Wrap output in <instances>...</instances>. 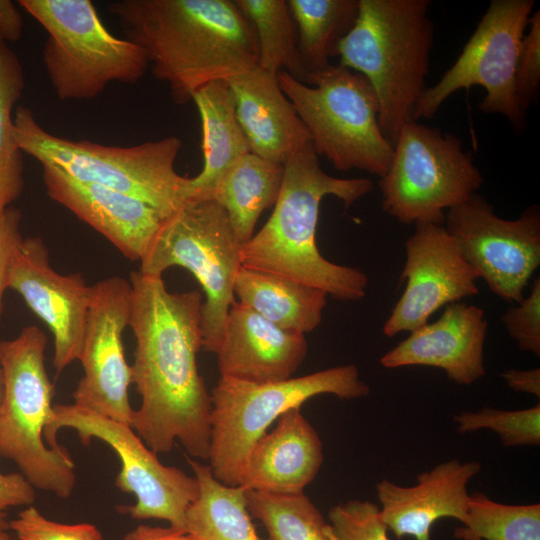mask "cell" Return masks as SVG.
I'll use <instances>...</instances> for the list:
<instances>
[{
  "label": "cell",
  "instance_id": "cell-44",
  "mask_svg": "<svg viewBox=\"0 0 540 540\" xmlns=\"http://www.w3.org/2000/svg\"><path fill=\"white\" fill-rule=\"evenodd\" d=\"M0 540H12L11 537L6 533V530H0Z\"/></svg>",
  "mask_w": 540,
  "mask_h": 540
},
{
  "label": "cell",
  "instance_id": "cell-5",
  "mask_svg": "<svg viewBox=\"0 0 540 540\" xmlns=\"http://www.w3.org/2000/svg\"><path fill=\"white\" fill-rule=\"evenodd\" d=\"M14 138L22 153L83 182L95 183L138 198L165 217L190 198V180L177 173L182 147L176 136L129 147L71 140L45 130L24 105L14 114Z\"/></svg>",
  "mask_w": 540,
  "mask_h": 540
},
{
  "label": "cell",
  "instance_id": "cell-14",
  "mask_svg": "<svg viewBox=\"0 0 540 540\" xmlns=\"http://www.w3.org/2000/svg\"><path fill=\"white\" fill-rule=\"evenodd\" d=\"M444 226L465 259L489 289L518 303L540 265V210L527 207L513 220L499 217L493 206L475 193L445 213Z\"/></svg>",
  "mask_w": 540,
  "mask_h": 540
},
{
  "label": "cell",
  "instance_id": "cell-9",
  "mask_svg": "<svg viewBox=\"0 0 540 540\" xmlns=\"http://www.w3.org/2000/svg\"><path fill=\"white\" fill-rule=\"evenodd\" d=\"M47 32L43 63L60 100H89L108 84H134L148 59L136 43L114 36L89 0H19Z\"/></svg>",
  "mask_w": 540,
  "mask_h": 540
},
{
  "label": "cell",
  "instance_id": "cell-6",
  "mask_svg": "<svg viewBox=\"0 0 540 540\" xmlns=\"http://www.w3.org/2000/svg\"><path fill=\"white\" fill-rule=\"evenodd\" d=\"M46 345L47 336L35 325L24 327L13 339L0 340V456L13 461L34 488L68 498L76 483L74 462L65 448L51 449L44 440L54 406Z\"/></svg>",
  "mask_w": 540,
  "mask_h": 540
},
{
  "label": "cell",
  "instance_id": "cell-19",
  "mask_svg": "<svg viewBox=\"0 0 540 540\" xmlns=\"http://www.w3.org/2000/svg\"><path fill=\"white\" fill-rule=\"evenodd\" d=\"M488 322L482 308L456 302L445 307L440 318L410 332L385 353V368L428 366L442 369L460 385H470L485 374L484 343Z\"/></svg>",
  "mask_w": 540,
  "mask_h": 540
},
{
  "label": "cell",
  "instance_id": "cell-3",
  "mask_svg": "<svg viewBox=\"0 0 540 540\" xmlns=\"http://www.w3.org/2000/svg\"><path fill=\"white\" fill-rule=\"evenodd\" d=\"M373 189L367 178L343 179L320 166L312 142L284 162V176L273 212L241 249L242 267L280 275L318 288L339 301L366 295L368 278L358 268L324 258L316 243L322 199L332 195L347 209Z\"/></svg>",
  "mask_w": 540,
  "mask_h": 540
},
{
  "label": "cell",
  "instance_id": "cell-11",
  "mask_svg": "<svg viewBox=\"0 0 540 540\" xmlns=\"http://www.w3.org/2000/svg\"><path fill=\"white\" fill-rule=\"evenodd\" d=\"M483 183L460 138L413 120L400 129L379 188L383 210L398 222L444 225L446 211L467 201Z\"/></svg>",
  "mask_w": 540,
  "mask_h": 540
},
{
  "label": "cell",
  "instance_id": "cell-1",
  "mask_svg": "<svg viewBox=\"0 0 540 540\" xmlns=\"http://www.w3.org/2000/svg\"><path fill=\"white\" fill-rule=\"evenodd\" d=\"M129 326L136 349L132 383L141 397L131 427L156 454L176 440L189 455L209 458L211 394L199 374L202 294L172 293L162 277L131 273Z\"/></svg>",
  "mask_w": 540,
  "mask_h": 540
},
{
  "label": "cell",
  "instance_id": "cell-22",
  "mask_svg": "<svg viewBox=\"0 0 540 540\" xmlns=\"http://www.w3.org/2000/svg\"><path fill=\"white\" fill-rule=\"evenodd\" d=\"M276 421L275 428L252 446L240 486L269 493H301L322 465L321 439L301 407L288 409Z\"/></svg>",
  "mask_w": 540,
  "mask_h": 540
},
{
  "label": "cell",
  "instance_id": "cell-2",
  "mask_svg": "<svg viewBox=\"0 0 540 540\" xmlns=\"http://www.w3.org/2000/svg\"><path fill=\"white\" fill-rule=\"evenodd\" d=\"M179 105L202 86L258 67L255 30L235 1L116 0L107 5Z\"/></svg>",
  "mask_w": 540,
  "mask_h": 540
},
{
  "label": "cell",
  "instance_id": "cell-33",
  "mask_svg": "<svg viewBox=\"0 0 540 540\" xmlns=\"http://www.w3.org/2000/svg\"><path fill=\"white\" fill-rule=\"evenodd\" d=\"M457 432L465 434L488 429L499 435L505 447L538 446L540 444V405L521 410H499L484 407L475 412H462L454 417Z\"/></svg>",
  "mask_w": 540,
  "mask_h": 540
},
{
  "label": "cell",
  "instance_id": "cell-16",
  "mask_svg": "<svg viewBox=\"0 0 540 540\" xmlns=\"http://www.w3.org/2000/svg\"><path fill=\"white\" fill-rule=\"evenodd\" d=\"M405 244V289L383 325L393 337L428 323L441 307L478 294L479 278L443 224L418 223Z\"/></svg>",
  "mask_w": 540,
  "mask_h": 540
},
{
  "label": "cell",
  "instance_id": "cell-26",
  "mask_svg": "<svg viewBox=\"0 0 540 540\" xmlns=\"http://www.w3.org/2000/svg\"><path fill=\"white\" fill-rule=\"evenodd\" d=\"M283 176L284 164L249 152L236 159L216 182L210 200L225 210L242 246L254 235L262 212L275 205Z\"/></svg>",
  "mask_w": 540,
  "mask_h": 540
},
{
  "label": "cell",
  "instance_id": "cell-23",
  "mask_svg": "<svg viewBox=\"0 0 540 540\" xmlns=\"http://www.w3.org/2000/svg\"><path fill=\"white\" fill-rule=\"evenodd\" d=\"M250 152L284 164L311 135L281 90L277 74L259 67L227 81Z\"/></svg>",
  "mask_w": 540,
  "mask_h": 540
},
{
  "label": "cell",
  "instance_id": "cell-40",
  "mask_svg": "<svg viewBox=\"0 0 540 540\" xmlns=\"http://www.w3.org/2000/svg\"><path fill=\"white\" fill-rule=\"evenodd\" d=\"M506 384L516 392L540 397V369L529 370L508 369L501 373Z\"/></svg>",
  "mask_w": 540,
  "mask_h": 540
},
{
  "label": "cell",
  "instance_id": "cell-20",
  "mask_svg": "<svg viewBox=\"0 0 540 540\" xmlns=\"http://www.w3.org/2000/svg\"><path fill=\"white\" fill-rule=\"evenodd\" d=\"M481 470L477 461L452 459L422 472L413 486H400L388 479L376 485L380 516L397 538L430 540L433 524L445 517L466 520L467 485Z\"/></svg>",
  "mask_w": 540,
  "mask_h": 540
},
{
  "label": "cell",
  "instance_id": "cell-31",
  "mask_svg": "<svg viewBox=\"0 0 540 540\" xmlns=\"http://www.w3.org/2000/svg\"><path fill=\"white\" fill-rule=\"evenodd\" d=\"M24 85L21 62L0 34V211L20 196L24 185L22 151L14 138L12 115Z\"/></svg>",
  "mask_w": 540,
  "mask_h": 540
},
{
  "label": "cell",
  "instance_id": "cell-42",
  "mask_svg": "<svg viewBox=\"0 0 540 540\" xmlns=\"http://www.w3.org/2000/svg\"><path fill=\"white\" fill-rule=\"evenodd\" d=\"M22 16L13 2L0 0V34L8 41H17L21 37Z\"/></svg>",
  "mask_w": 540,
  "mask_h": 540
},
{
  "label": "cell",
  "instance_id": "cell-21",
  "mask_svg": "<svg viewBox=\"0 0 540 540\" xmlns=\"http://www.w3.org/2000/svg\"><path fill=\"white\" fill-rule=\"evenodd\" d=\"M222 377L251 383L291 378L307 353L305 336L285 330L235 301L214 351Z\"/></svg>",
  "mask_w": 540,
  "mask_h": 540
},
{
  "label": "cell",
  "instance_id": "cell-17",
  "mask_svg": "<svg viewBox=\"0 0 540 540\" xmlns=\"http://www.w3.org/2000/svg\"><path fill=\"white\" fill-rule=\"evenodd\" d=\"M8 288L23 298L53 334V365L57 374L79 360L91 296V286L82 275L56 272L49 263L43 240L28 237L13 259Z\"/></svg>",
  "mask_w": 540,
  "mask_h": 540
},
{
  "label": "cell",
  "instance_id": "cell-41",
  "mask_svg": "<svg viewBox=\"0 0 540 540\" xmlns=\"http://www.w3.org/2000/svg\"><path fill=\"white\" fill-rule=\"evenodd\" d=\"M122 540H198L187 531L172 526L158 527L139 525L128 532Z\"/></svg>",
  "mask_w": 540,
  "mask_h": 540
},
{
  "label": "cell",
  "instance_id": "cell-36",
  "mask_svg": "<svg viewBox=\"0 0 540 540\" xmlns=\"http://www.w3.org/2000/svg\"><path fill=\"white\" fill-rule=\"evenodd\" d=\"M524 33L515 71V92L521 110L526 113L539 94L540 87V11H534Z\"/></svg>",
  "mask_w": 540,
  "mask_h": 540
},
{
  "label": "cell",
  "instance_id": "cell-39",
  "mask_svg": "<svg viewBox=\"0 0 540 540\" xmlns=\"http://www.w3.org/2000/svg\"><path fill=\"white\" fill-rule=\"evenodd\" d=\"M35 498L34 487L20 472H0V530L9 528V508L32 505Z\"/></svg>",
  "mask_w": 540,
  "mask_h": 540
},
{
  "label": "cell",
  "instance_id": "cell-32",
  "mask_svg": "<svg viewBox=\"0 0 540 540\" xmlns=\"http://www.w3.org/2000/svg\"><path fill=\"white\" fill-rule=\"evenodd\" d=\"M460 540H540V504H505L470 494L467 516L454 531Z\"/></svg>",
  "mask_w": 540,
  "mask_h": 540
},
{
  "label": "cell",
  "instance_id": "cell-27",
  "mask_svg": "<svg viewBox=\"0 0 540 540\" xmlns=\"http://www.w3.org/2000/svg\"><path fill=\"white\" fill-rule=\"evenodd\" d=\"M186 459L200 487L186 512V531L198 540H261L246 505V489L224 485L209 465Z\"/></svg>",
  "mask_w": 540,
  "mask_h": 540
},
{
  "label": "cell",
  "instance_id": "cell-13",
  "mask_svg": "<svg viewBox=\"0 0 540 540\" xmlns=\"http://www.w3.org/2000/svg\"><path fill=\"white\" fill-rule=\"evenodd\" d=\"M534 5L533 0H492L456 61L421 96L413 120L433 118L455 92L482 86L485 96L479 110L499 114L521 130L526 113L516 97L515 71Z\"/></svg>",
  "mask_w": 540,
  "mask_h": 540
},
{
  "label": "cell",
  "instance_id": "cell-8",
  "mask_svg": "<svg viewBox=\"0 0 540 540\" xmlns=\"http://www.w3.org/2000/svg\"><path fill=\"white\" fill-rule=\"evenodd\" d=\"M369 386L355 365H341L273 383H251L220 377L211 393L209 458L213 476L240 486L248 454L278 417L321 394L340 399L367 396Z\"/></svg>",
  "mask_w": 540,
  "mask_h": 540
},
{
  "label": "cell",
  "instance_id": "cell-37",
  "mask_svg": "<svg viewBox=\"0 0 540 540\" xmlns=\"http://www.w3.org/2000/svg\"><path fill=\"white\" fill-rule=\"evenodd\" d=\"M508 335L521 351L540 355V278L533 280L530 294L509 307L501 317Z\"/></svg>",
  "mask_w": 540,
  "mask_h": 540
},
{
  "label": "cell",
  "instance_id": "cell-28",
  "mask_svg": "<svg viewBox=\"0 0 540 540\" xmlns=\"http://www.w3.org/2000/svg\"><path fill=\"white\" fill-rule=\"evenodd\" d=\"M297 28L298 50L308 73L329 66L353 28L359 0H287ZM307 76V75H306Z\"/></svg>",
  "mask_w": 540,
  "mask_h": 540
},
{
  "label": "cell",
  "instance_id": "cell-34",
  "mask_svg": "<svg viewBox=\"0 0 540 540\" xmlns=\"http://www.w3.org/2000/svg\"><path fill=\"white\" fill-rule=\"evenodd\" d=\"M329 521L335 540H389L380 508L368 500H350L332 507Z\"/></svg>",
  "mask_w": 540,
  "mask_h": 540
},
{
  "label": "cell",
  "instance_id": "cell-12",
  "mask_svg": "<svg viewBox=\"0 0 540 540\" xmlns=\"http://www.w3.org/2000/svg\"><path fill=\"white\" fill-rule=\"evenodd\" d=\"M63 427L74 429L83 444L97 438L118 455L121 469L115 478L116 487L133 494L136 502L118 510L132 519H160L186 531V512L199 495L197 478L182 470L165 466L127 424L104 417L76 404H55L44 430L46 444L62 449L57 432Z\"/></svg>",
  "mask_w": 540,
  "mask_h": 540
},
{
  "label": "cell",
  "instance_id": "cell-35",
  "mask_svg": "<svg viewBox=\"0 0 540 540\" xmlns=\"http://www.w3.org/2000/svg\"><path fill=\"white\" fill-rule=\"evenodd\" d=\"M17 540H104L96 526L89 523L65 524L46 518L29 505L9 522Z\"/></svg>",
  "mask_w": 540,
  "mask_h": 540
},
{
  "label": "cell",
  "instance_id": "cell-10",
  "mask_svg": "<svg viewBox=\"0 0 540 540\" xmlns=\"http://www.w3.org/2000/svg\"><path fill=\"white\" fill-rule=\"evenodd\" d=\"M241 249L219 204L210 199L189 200L164 220L140 261L138 271L144 275L162 277L167 269L180 266L197 279L206 295L201 326L203 348L209 352L214 353L235 302Z\"/></svg>",
  "mask_w": 540,
  "mask_h": 540
},
{
  "label": "cell",
  "instance_id": "cell-4",
  "mask_svg": "<svg viewBox=\"0 0 540 540\" xmlns=\"http://www.w3.org/2000/svg\"><path fill=\"white\" fill-rule=\"evenodd\" d=\"M429 0H359L356 22L338 46L339 64L362 74L379 102L393 145L427 89L434 25Z\"/></svg>",
  "mask_w": 540,
  "mask_h": 540
},
{
  "label": "cell",
  "instance_id": "cell-15",
  "mask_svg": "<svg viewBox=\"0 0 540 540\" xmlns=\"http://www.w3.org/2000/svg\"><path fill=\"white\" fill-rule=\"evenodd\" d=\"M131 285L113 276L91 286L85 337L79 361L83 376L74 404L131 426L128 388L131 366L124 353L123 332L129 325Z\"/></svg>",
  "mask_w": 540,
  "mask_h": 540
},
{
  "label": "cell",
  "instance_id": "cell-7",
  "mask_svg": "<svg viewBox=\"0 0 540 540\" xmlns=\"http://www.w3.org/2000/svg\"><path fill=\"white\" fill-rule=\"evenodd\" d=\"M278 84L311 135L316 154L340 171L359 169L382 177L393 145L379 121V102L369 81L338 65L308 73L305 83L277 73Z\"/></svg>",
  "mask_w": 540,
  "mask_h": 540
},
{
  "label": "cell",
  "instance_id": "cell-29",
  "mask_svg": "<svg viewBox=\"0 0 540 540\" xmlns=\"http://www.w3.org/2000/svg\"><path fill=\"white\" fill-rule=\"evenodd\" d=\"M257 37L258 67L270 73L284 71L305 83L307 72L298 50L297 33L286 0H236Z\"/></svg>",
  "mask_w": 540,
  "mask_h": 540
},
{
  "label": "cell",
  "instance_id": "cell-43",
  "mask_svg": "<svg viewBox=\"0 0 540 540\" xmlns=\"http://www.w3.org/2000/svg\"><path fill=\"white\" fill-rule=\"evenodd\" d=\"M3 391H4V380H3L2 369L0 367V405H1V402H2V398H3Z\"/></svg>",
  "mask_w": 540,
  "mask_h": 540
},
{
  "label": "cell",
  "instance_id": "cell-25",
  "mask_svg": "<svg viewBox=\"0 0 540 540\" xmlns=\"http://www.w3.org/2000/svg\"><path fill=\"white\" fill-rule=\"evenodd\" d=\"M234 293L244 306L285 330L305 334L322 320L327 294L280 275L241 267Z\"/></svg>",
  "mask_w": 540,
  "mask_h": 540
},
{
  "label": "cell",
  "instance_id": "cell-30",
  "mask_svg": "<svg viewBox=\"0 0 540 540\" xmlns=\"http://www.w3.org/2000/svg\"><path fill=\"white\" fill-rule=\"evenodd\" d=\"M245 498L251 517L263 524L266 540H335L330 524L303 492L246 489Z\"/></svg>",
  "mask_w": 540,
  "mask_h": 540
},
{
  "label": "cell",
  "instance_id": "cell-18",
  "mask_svg": "<svg viewBox=\"0 0 540 540\" xmlns=\"http://www.w3.org/2000/svg\"><path fill=\"white\" fill-rule=\"evenodd\" d=\"M42 167L51 199L103 235L124 256L142 260L167 217L126 193L76 180L50 166Z\"/></svg>",
  "mask_w": 540,
  "mask_h": 540
},
{
  "label": "cell",
  "instance_id": "cell-24",
  "mask_svg": "<svg viewBox=\"0 0 540 540\" xmlns=\"http://www.w3.org/2000/svg\"><path fill=\"white\" fill-rule=\"evenodd\" d=\"M192 101L201 119L203 168L191 177L189 200H207L224 171L250 149L226 80L202 86L193 94Z\"/></svg>",
  "mask_w": 540,
  "mask_h": 540
},
{
  "label": "cell",
  "instance_id": "cell-38",
  "mask_svg": "<svg viewBox=\"0 0 540 540\" xmlns=\"http://www.w3.org/2000/svg\"><path fill=\"white\" fill-rule=\"evenodd\" d=\"M20 222L19 210L7 207L0 211V318L4 308V294L8 289L10 267L24 239L20 232Z\"/></svg>",
  "mask_w": 540,
  "mask_h": 540
}]
</instances>
